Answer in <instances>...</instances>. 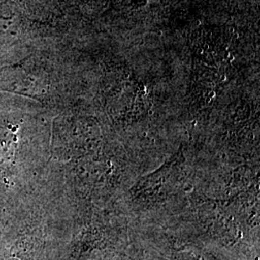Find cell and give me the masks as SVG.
Returning <instances> with one entry per match:
<instances>
[{
    "mask_svg": "<svg viewBox=\"0 0 260 260\" xmlns=\"http://www.w3.org/2000/svg\"><path fill=\"white\" fill-rule=\"evenodd\" d=\"M17 133L13 127H0V174H7L14 164Z\"/></svg>",
    "mask_w": 260,
    "mask_h": 260,
    "instance_id": "cell-1",
    "label": "cell"
}]
</instances>
